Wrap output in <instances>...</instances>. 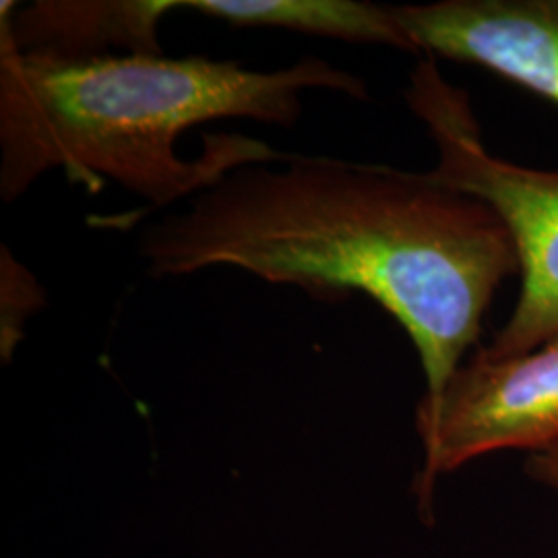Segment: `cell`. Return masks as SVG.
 Returning a JSON list of instances; mask_svg holds the SVG:
<instances>
[{"mask_svg":"<svg viewBox=\"0 0 558 558\" xmlns=\"http://www.w3.org/2000/svg\"><path fill=\"white\" fill-rule=\"evenodd\" d=\"M180 9L230 27H269L350 44H375L418 57L393 7L364 0H179Z\"/></svg>","mask_w":558,"mask_h":558,"instance_id":"cell-7","label":"cell"},{"mask_svg":"<svg viewBox=\"0 0 558 558\" xmlns=\"http://www.w3.org/2000/svg\"><path fill=\"white\" fill-rule=\"evenodd\" d=\"M0 7V27L20 50L62 59L108 57L112 48L161 57V20L180 9L179 0H41L21 11L4 0Z\"/></svg>","mask_w":558,"mask_h":558,"instance_id":"cell-6","label":"cell"},{"mask_svg":"<svg viewBox=\"0 0 558 558\" xmlns=\"http://www.w3.org/2000/svg\"><path fill=\"white\" fill-rule=\"evenodd\" d=\"M416 428L422 511H430L437 480L474 459L505 449L532 456L558 445V333L511 359H493L478 345L439 399L420 401Z\"/></svg>","mask_w":558,"mask_h":558,"instance_id":"cell-4","label":"cell"},{"mask_svg":"<svg viewBox=\"0 0 558 558\" xmlns=\"http://www.w3.org/2000/svg\"><path fill=\"white\" fill-rule=\"evenodd\" d=\"M403 98L437 147V163L424 177L486 203L518 248L515 308L482 350L493 359L536 350L558 333V170L490 154L468 92L445 80L433 57H420Z\"/></svg>","mask_w":558,"mask_h":558,"instance_id":"cell-3","label":"cell"},{"mask_svg":"<svg viewBox=\"0 0 558 558\" xmlns=\"http://www.w3.org/2000/svg\"><path fill=\"white\" fill-rule=\"evenodd\" d=\"M140 255L151 278L239 267L319 300L366 294L398 320L439 399L476 350L518 248L478 199L383 163L286 156L246 163L149 223Z\"/></svg>","mask_w":558,"mask_h":558,"instance_id":"cell-1","label":"cell"},{"mask_svg":"<svg viewBox=\"0 0 558 558\" xmlns=\"http://www.w3.org/2000/svg\"><path fill=\"white\" fill-rule=\"evenodd\" d=\"M420 57L482 66L558 106V0L393 7Z\"/></svg>","mask_w":558,"mask_h":558,"instance_id":"cell-5","label":"cell"},{"mask_svg":"<svg viewBox=\"0 0 558 558\" xmlns=\"http://www.w3.org/2000/svg\"><path fill=\"white\" fill-rule=\"evenodd\" d=\"M306 89L368 100L359 75L319 57L278 71L207 57L62 59L23 52L0 27V197L20 199L60 170L89 193L110 180L149 209L193 199L240 166L286 154L246 135L214 133L199 158L182 160L177 143L186 129L221 119L292 129Z\"/></svg>","mask_w":558,"mask_h":558,"instance_id":"cell-2","label":"cell"},{"mask_svg":"<svg viewBox=\"0 0 558 558\" xmlns=\"http://www.w3.org/2000/svg\"><path fill=\"white\" fill-rule=\"evenodd\" d=\"M523 472L527 478L558 495V445L527 456L523 461Z\"/></svg>","mask_w":558,"mask_h":558,"instance_id":"cell-8","label":"cell"}]
</instances>
